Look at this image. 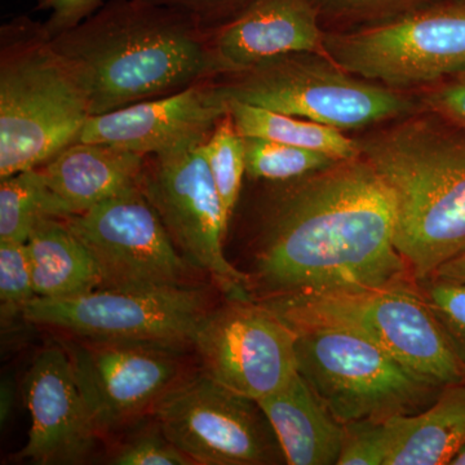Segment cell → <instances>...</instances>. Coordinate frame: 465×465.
<instances>
[{
    "mask_svg": "<svg viewBox=\"0 0 465 465\" xmlns=\"http://www.w3.org/2000/svg\"><path fill=\"white\" fill-rule=\"evenodd\" d=\"M393 201L362 155L265 183L247 274L255 302L416 281L394 240Z\"/></svg>",
    "mask_w": 465,
    "mask_h": 465,
    "instance_id": "obj_1",
    "label": "cell"
},
{
    "mask_svg": "<svg viewBox=\"0 0 465 465\" xmlns=\"http://www.w3.org/2000/svg\"><path fill=\"white\" fill-rule=\"evenodd\" d=\"M52 45L84 92L90 116L170 96L224 74L210 30L174 9L110 0Z\"/></svg>",
    "mask_w": 465,
    "mask_h": 465,
    "instance_id": "obj_2",
    "label": "cell"
},
{
    "mask_svg": "<svg viewBox=\"0 0 465 465\" xmlns=\"http://www.w3.org/2000/svg\"><path fill=\"white\" fill-rule=\"evenodd\" d=\"M356 140L393 201L397 249L430 277L465 250V131L423 109Z\"/></svg>",
    "mask_w": 465,
    "mask_h": 465,
    "instance_id": "obj_3",
    "label": "cell"
},
{
    "mask_svg": "<svg viewBox=\"0 0 465 465\" xmlns=\"http://www.w3.org/2000/svg\"><path fill=\"white\" fill-rule=\"evenodd\" d=\"M84 92L45 24L18 16L0 29V180L43 166L78 142Z\"/></svg>",
    "mask_w": 465,
    "mask_h": 465,
    "instance_id": "obj_4",
    "label": "cell"
},
{
    "mask_svg": "<svg viewBox=\"0 0 465 465\" xmlns=\"http://www.w3.org/2000/svg\"><path fill=\"white\" fill-rule=\"evenodd\" d=\"M228 99L351 131L387 124L423 110L403 90L367 81L314 52L269 58L250 69L217 76Z\"/></svg>",
    "mask_w": 465,
    "mask_h": 465,
    "instance_id": "obj_5",
    "label": "cell"
},
{
    "mask_svg": "<svg viewBox=\"0 0 465 465\" xmlns=\"http://www.w3.org/2000/svg\"><path fill=\"white\" fill-rule=\"evenodd\" d=\"M260 302L295 331L311 327L351 330L440 387L465 381V366L450 347L416 281Z\"/></svg>",
    "mask_w": 465,
    "mask_h": 465,
    "instance_id": "obj_6",
    "label": "cell"
},
{
    "mask_svg": "<svg viewBox=\"0 0 465 465\" xmlns=\"http://www.w3.org/2000/svg\"><path fill=\"white\" fill-rule=\"evenodd\" d=\"M298 372L342 424L423 411L443 387L341 327L299 330Z\"/></svg>",
    "mask_w": 465,
    "mask_h": 465,
    "instance_id": "obj_7",
    "label": "cell"
},
{
    "mask_svg": "<svg viewBox=\"0 0 465 465\" xmlns=\"http://www.w3.org/2000/svg\"><path fill=\"white\" fill-rule=\"evenodd\" d=\"M324 50L367 81L396 90L430 87L465 69V0H440L372 25L327 32Z\"/></svg>",
    "mask_w": 465,
    "mask_h": 465,
    "instance_id": "obj_8",
    "label": "cell"
},
{
    "mask_svg": "<svg viewBox=\"0 0 465 465\" xmlns=\"http://www.w3.org/2000/svg\"><path fill=\"white\" fill-rule=\"evenodd\" d=\"M213 307L203 286L152 290L97 289L72 298H35L26 321L75 339L134 342L174 349L193 347L195 333Z\"/></svg>",
    "mask_w": 465,
    "mask_h": 465,
    "instance_id": "obj_9",
    "label": "cell"
},
{
    "mask_svg": "<svg viewBox=\"0 0 465 465\" xmlns=\"http://www.w3.org/2000/svg\"><path fill=\"white\" fill-rule=\"evenodd\" d=\"M140 191L186 262L228 300H252L247 274L226 259V216L203 148L145 157Z\"/></svg>",
    "mask_w": 465,
    "mask_h": 465,
    "instance_id": "obj_10",
    "label": "cell"
},
{
    "mask_svg": "<svg viewBox=\"0 0 465 465\" xmlns=\"http://www.w3.org/2000/svg\"><path fill=\"white\" fill-rule=\"evenodd\" d=\"M152 414L194 465L286 464L258 401L228 390L204 371L177 382Z\"/></svg>",
    "mask_w": 465,
    "mask_h": 465,
    "instance_id": "obj_11",
    "label": "cell"
},
{
    "mask_svg": "<svg viewBox=\"0 0 465 465\" xmlns=\"http://www.w3.org/2000/svg\"><path fill=\"white\" fill-rule=\"evenodd\" d=\"M64 220L96 260L101 289L200 286L202 272L180 255L140 188Z\"/></svg>",
    "mask_w": 465,
    "mask_h": 465,
    "instance_id": "obj_12",
    "label": "cell"
},
{
    "mask_svg": "<svg viewBox=\"0 0 465 465\" xmlns=\"http://www.w3.org/2000/svg\"><path fill=\"white\" fill-rule=\"evenodd\" d=\"M298 333L255 300H228L213 308L195 333L193 348L202 371L255 401L282 390L298 374Z\"/></svg>",
    "mask_w": 465,
    "mask_h": 465,
    "instance_id": "obj_13",
    "label": "cell"
},
{
    "mask_svg": "<svg viewBox=\"0 0 465 465\" xmlns=\"http://www.w3.org/2000/svg\"><path fill=\"white\" fill-rule=\"evenodd\" d=\"M65 349L99 434L153 410L183 379L182 351L174 349L84 339Z\"/></svg>",
    "mask_w": 465,
    "mask_h": 465,
    "instance_id": "obj_14",
    "label": "cell"
},
{
    "mask_svg": "<svg viewBox=\"0 0 465 465\" xmlns=\"http://www.w3.org/2000/svg\"><path fill=\"white\" fill-rule=\"evenodd\" d=\"M229 114L216 79L186 90L90 116L78 142L109 143L149 157L198 148Z\"/></svg>",
    "mask_w": 465,
    "mask_h": 465,
    "instance_id": "obj_15",
    "label": "cell"
},
{
    "mask_svg": "<svg viewBox=\"0 0 465 465\" xmlns=\"http://www.w3.org/2000/svg\"><path fill=\"white\" fill-rule=\"evenodd\" d=\"M32 425L24 460L38 465H73L88 460L99 432L92 421L65 347L42 349L24 381Z\"/></svg>",
    "mask_w": 465,
    "mask_h": 465,
    "instance_id": "obj_16",
    "label": "cell"
},
{
    "mask_svg": "<svg viewBox=\"0 0 465 465\" xmlns=\"http://www.w3.org/2000/svg\"><path fill=\"white\" fill-rule=\"evenodd\" d=\"M326 33L308 0H253L225 25L210 30V42L224 74H232L295 52L327 56Z\"/></svg>",
    "mask_w": 465,
    "mask_h": 465,
    "instance_id": "obj_17",
    "label": "cell"
},
{
    "mask_svg": "<svg viewBox=\"0 0 465 465\" xmlns=\"http://www.w3.org/2000/svg\"><path fill=\"white\" fill-rule=\"evenodd\" d=\"M143 163L127 149L76 142L38 168L69 217L140 188Z\"/></svg>",
    "mask_w": 465,
    "mask_h": 465,
    "instance_id": "obj_18",
    "label": "cell"
},
{
    "mask_svg": "<svg viewBox=\"0 0 465 465\" xmlns=\"http://www.w3.org/2000/svg\"><path fill=\"white\" fill-rule=\"evenodd\" d=\"M289 465H338L344 424L331 414L302 375L258 401Z\"/></svg>",
    "mask_w": 465,
    "mask_h": 465,
    "instance_id": "obj_19",
    "label": "cell"
},
{
    "mask_svg": "<svg viewBox=\"0 0 465 465\" xmlns=\"http://www.w3.org/2000/svg\"><path fill=\"white\" fill-rule=\"evenodd\" d=\"M385 465H451L465 449V381L445 385L414 415L385 419Z\"/></svg>",
    "mask_w": 465,
    "mask_h": 465,
    "instance_id": "obj_20",
    "label": "cell"
},
{
    "mask_svg": "<svg viewBox=\"0 0 465 465\" xmlns=\"http://www.w3.org/2000/svg\"><path fill=\"white\" fill-rule=\"evenodd\" d=\"M36 298L61 299L101 289L99 266L64 219L45 217L26 242Z\"/></svg>",
    "mask_w": 465,
    "mask_h": 465,
    "instance_id": "obj_21",
    "label": "cell"
},
{
    "mask_svg": "<svg viewBox=\"0 0 465 465\" xmlns=\"http://www.w3.org/2000/svg\"><path fill=\"white\" fill-rule=\"evenodd\" d=\"M229 114L238 134L243 137H262L298 148L316 150L339 161L361 155L356 139H349L342 131L330 125L232 99H229Z\"/></svg>",
    "mask_w": 465,
    "mask_h": 465,
    "instance_id": "obj_22",
    "label": "cell"
},
{
    "mask_svg": "<svg viewBox=\"0 0 465 465\" xmlns=\"http://www.w3.org/2000/svg\"><path fill=\"white\" fill-rule=\"evenodd\" d=\"M45 217L66 219V213L39 168L0 180V242L26 243Z\"/></svg>",
    "mask_w": 465,
    "mask_h": 465,
    "instance_id": "obj_23",
    "label": "cell"
},
{
    "mask_svg": "<svg viewBox=\"0 0 465 465\" xmlns=\"http://www.w3.org/2000/svg\"><path fill=\"white\" fill-rule=\"evenodd\" d=\"M243 137V136H242ZM246 174L264 183L289 182L331 166L339 159L262 137H243Z\"/></svg>",
    "mask_w": 465,
    "mask_h": 465,
    "instance_id": "obj_24",
    "label": "cell"
},
{
    "mask_svg": "<svg viewBox=\"0 0 465 465\" xmlns=\"http://www.w3.org/2000/svg\"><path fill=\"white\" fill-rule=\"evenodd\" d=\"M202 148L226 216L231 220L240 201L242 182L246 174L243 137L238 134L231 114L216 124Z\"/></svg>",
    "mask_w": 465,
    "mask_h": 465,
    "instance_id": "obj_25",
    "label": "cell"
},
{
    "mask_svg": "<svg viewBox=\"0 0 465 465\" xmlns=\"http://www.w3.org/2000/svg\"><path fill=\"white\" fill-rule=\"evenodd\" d=\"M416 284L450 347L465 366V282L430 275Z\"/></svg>",
    "mask_w": 465,
    "mask_h": 465,
    "instance_id": "obj_26",
    "label": "cell"
},
{
    "mask_svg": "<svg viewBox=\"0 0 465 465\" xmlns=\"http://www.w3.org/2000/svg\"><path fill=\"white\" fill-rule=\"evenodd\" d=\"M321 23L372 25L440 0H308Z\"/></svg>",
    "mask_w": 465,
    "mask_h": 465,
    "instance_id": "obj_27",
    "label": "cell"
},
{
    "mask_svg": "<svg viewBox=\"0 0 465 465\" xmlns=\"http://www.w3.org/2000/svg\"><path fill=\"white\" fill-rule=\"evenodd\" d=\"M36 298L26 243L0 242V304L2 317L23 313L26 305Z\"/></svg>",
    "mask_w": 465,
    "mask_h": 465,
    "instance_id": "obj_28",
    "label": "cell"
},
{
    "mask_svg": "<svg viewBox=\"0 0 465 465\" xmlns=\"http://www.w3.org/2000/svg\"><path fill=\"white\" fill-rule=\"evenodd\" d=\"M116 465H194L162 432L159 425L128 437L110 458Z\"/></svg>",
    "mask_w": 465,
    "mask_h": 465,
    "instance_id": "obj_29",
    "label": "cell"
},
{
    "mask_svg": "<svg viewBox=\"0 0 465 465\" xmlns=\"http://www.w3.org/2000/svg\"><path fill=\"white\" fill-rule=\"evenodd\" d=\"M388 436L385 420L344 424V442L338 465H385Z\"/></svg>",
    "mask_w": 465,
    "mask_h": 465,
    "instance_id": "obj_30",
    "label": "cell"
},
{
    "mask_svg": "<svg viewBox=\"0 0 465 465\" xmlns=\"http://www.w3.org/2000/svg\"><path fill=\"white\" fill-rule=\"evenodd\" d=\"M150 5L174 9L194 18L204 29L225 25L253 0H143Z\"/></svg>",
    "mask_w": 465,
    "mask_h": 465,
    "instance_id": "obj_31",
    "label": "cell"
},
{
    "mask_svg": "<svg viewBox=\"0 0 465 465\" xmlns=\"http://www.w3.org/2000/svg\"><path fill=\"white\" fill-rule=\"evenodd\" d=\"M420 103L424 110L442 116L465 131V69L430 85L421 94Z\"/></svg>",
    "mask_w": 465,
    "mask_h": 465,
    "instance_id": "obj_32",
    "label": "cell"
},
{
    "mask_svg": "<svg viewBox=\"0 0 465 465\" xmlns=\"http://www.w3.org/2000/svg\"><path fill=\"white\" fill-rule=\"evenodd\" d=\"M103 5V0H38V9L50 11L45 26L51 36L81 24Z\"/></svg>",
    "mask_w": 465,
    "mask_h": 465,
    "instance_id": "obj_33",
    "label": "cell"
},
{
    "mask_svg": "<svg viewBox=\"0 0 465 465\" xmlns=\"http://www.w3.org/2000/svg\"><path fill=\"white\" fill-rule=\"evenodd\" d=\"M432 275L465 282V250L455 258L450 259L445 264L440 265Z\"/></svg>",
    "mask_w": 465,
    "mask_h": 465,
    "instance_id": "obj_34",
    "label": "cell"
},
{
    "mask_svg": "<svg viewBox=\"0 0 465 465\" xmlns=\"http://www.w3.org/2000/svg\"><path fill=\"white\" fill-rule=\"evenodd\" d=\"M2 399H0V418H2V423L7 420L9 412L12 410V388L8 381L3 382L2 384Z\"/></svg>",
    "mask_w": 465,
    "mask_h": 465,
    "instance_id": "obj_35",
    "label": "cell"
},
{
    "mask_svg": "<svg viewBox=\"0 0 465 465\" xmlns=\"http://www.w3.org/2000/svg\"><path fill=\"white\" fill-rule=\"evenodd\" d=\"M451 465H465V449L452 460Z\"/></svg>",
    "mask_w": 465,
    "mask_h": 465,
    "instance_id": "obj_36",
    "label": "cell"
}]
</instances>
